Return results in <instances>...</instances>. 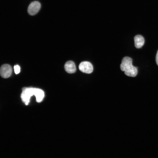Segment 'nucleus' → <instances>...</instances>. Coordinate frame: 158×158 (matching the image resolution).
<instances>
[{"mask_svg":"<svg viewBox=\"0 0 158 158\" xmlns=\"http://www.w3.org/2000/svg\"><path fill=\"white\" fill-rule=\"evenodd\" d=\"M132 61L131 58L124 57L122 59L120 68L122 71L124 72L125 74L126 75L135 77L138 73V67L132 65Z\"/></svg>","mask_w":158,"mask_h":158,"instance_id":"nucleus-1","label":"nucleus"},{"mask_svg":"<svg viewBox=\"0 0 158 158\" xmlns=\"http://www.w3.org/2000/svg\"><path fill=\"white\" fill-rule=\"evenodd\" d=\"M37 88H36L24 87L23 89L21 97L22 101L26 105L28 104L31 97L35 96Z\"/></svg>","mask_w":158,"mask_h":158,"instance_id":"nucleus-2","label":"nucleus"},{"mask_svg":"<svg viewBox=\"0 0 158 158\" xmlns=\"http://www.w3.org/2000/svg\"><path fill=\"white\" fill-rule=\"evenodd\" d=\"M41 7L40 2L37 1L32 2L29 5L28 8V12L31 16H34L40 11Z\"/></svg>","mask_w":158,"mask_h":158,"instance_id":"nucleus-3","label":"nucleus"},{"mask_svg":"<svg viewBox=\"0 0 158 158\" xmlns=\"http://www.w3.org/2000/svg\"><path fill=\"white\" fill-rule=\"evenodd\" d=\"M79 70L83 73L90 74L93 71V67L92 64L87 61L81 62L79 66Z\"/></svg>","mask_w":158,"mask_h":158,"instance_id":"nucleus-4","label":"nucleus"},{"mask_svg":"<svg viewBox=\"0 0 158 158\" xmlns=\"http://www.w3.org/2000/svg\"><path fill=\"white\" fill-rule=\"evenodd\" d=\"M12 72V68L10 65L4 64L1 66L0 73L2 78H6L9 77L11 75Z\"/></svg>","mask_w":158,"mask_h":158,"instance_id":"nucleus-5","label":"nucleus"},{"mask_svg":"<svg viewBox=\"0 0 158 158\" xmlns=\"http://www.w3.org/2000/svg\"><path fill=\"white\" fill-rule=\"evenodd\" d=\"M64 68L65 71L69 73H75L76 70L74 63L71 61H68L66 63Z\"/></svg>","mask_w":158,"mask_h":158,"instance_id":"nucleus-6","label":"nucleus"},{"mask_svg":"<svg viewBox=\"0 0 158 158\" xmlns=\"http://www.w3.org/2000/svg\"><path fill=\"white\" fill-rule=\"evenodd\" d=\"M135 46L138 49L141 48L145 43V39L143 37L140 35H137L134 37Z\"/></svg>","mask_w":158,"mask_h":158,"instance_id":"nucleus-7","label":"nucleus"},{"mask_svg":"<svg viewBox=\"0 0 158 158\" xmlns=\"http://www.w3.org/2000/svg\"><path fill=\"white\" fill-rule=\"evenodd\" d=\"M14 72L16 74L19 73L20 71V68L19 66L18 65H15L14 67Z\"/></svg>","mask_w":158,"mask_h":158,"instance_id":"nucleus-8","label":"nucleus"},{"mask_svg":"<svg viewBox=\"0 0 158 158\" xmlns=\"http://www.w3.org/2000/svg\"><path fill=\"white\" fill-rule=\"evenodd\" d=\"M156 61L157 64L158 66V50L157 51L156 56Z\"/></svg>","mask_w":158,"mask_h":158,"instance_id":"nucleus-9","label":"nucleus"}]
</instances>
